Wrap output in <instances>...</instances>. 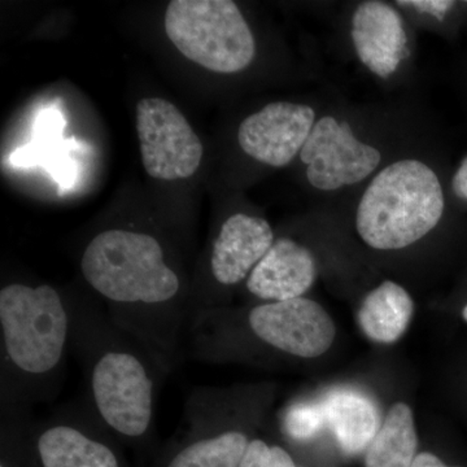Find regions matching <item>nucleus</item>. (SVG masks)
I'll list each match as a JSON object with an SVG mask.
<instances>
[{"mask_svg":"<svg viewBox=\"0 0 467 467\" xmlns=\"http://www.w3.org/2000/svg\"><path fill=\"white\" fill-rule=\"evenodd\" d=\"M72 349L84 368L88 404L119 441L143 444L153 434L156 393L167 378L99 306L72 300Z\"/></svg>","mask_w":467,"mask_h":467,"instance_id":"1","label":"nucleus"},{"mask_svg":"<svg viewBox=\"0 0 467 467\" xmlns=\"http://www.w3.org/2000/svg\"><path fill=\"white\" fill-rule=\"evenodd\" d=\"M72 300L50 285L0 290V409L27 411L58 392L72 349Z\"/></svg>","mask_w":467,"mask_h":467,"instance_id":"2","label":"nucleus"},{"mask_svg":"<svg viewBox=\"0 0 467 467\" xmlns=\"http://www.w3.org/2000/svg\"><path fill=\"white\" fill-rule=\"evenodd\" d=\"M444 212L441 181L418 160H401L376 175L359 201L356 227L376 250H401L431 232Z\"/></svg>","mask_w":467,"mask_h":467,"instance_id":"3","label":"nucleus"},{"mask_svg":"<svg viewBox=\"0 0 467 467\" xmlns=\"http://www.w3.org/2000/svg\"><path fill=\"white\" fill-rule=\"evenodd\" d=\"M164 26L184 57L211 72H241L256 55L254 34L230 0H173Z\"/></svg>","mask_w":467,"mask_h":467,"instance_id":"4","label":"nucleus"},{"mask_svg":"<svg viewBox=\"0 0 467 467\" xmlns=\"http://www.w3.org/2000/svg\"><path fill=\"white\" fill-rule=\"evenodd\" d=\"M242 326L229 324L211 310L192 319L190 326L209 330L243 333L252 343L261 344L284 355L315 358L330 349L337 328L327 312L316 301L297 299L264 303L248 310ZM189 330V328H187Z\"/></svg>","mask_w":467,"mask_h":467,"instance_id":"5","label":"nucleus"},{"mask_svg":"<svg viewBox=\"0 0 467 467\" xmlns=\"http://www.w3.org/2000/svg\"><path fill=\"white\" fill-rule=\"evenodd\" d=\"M182 438L162 467H239L251 442L230 393L198 387L183 408Z\"/></svg>","mask_w":467,"mask_h":467,"instance_id":"6","label":"nucleus"},{"mask_svg":"<svg viewBox=\"0 0 467 467\" xmlns=\"http://www.w3.org/2000/svg\"><path fill=\"white\" fill-rule=\"evenodd\" d=\"M24 436L36 467H124L116 436L90 405H72L43 420L26 418Z\"/></svg>","mask_w":467,"mask_h":467,"instance_id":"7","label":"nucleus"},{"mask_svg":"<svg viewBox=\"0 0 467 467\" xmlns=\"http://www.w3.org/2000/svg\"><path fill=\"white\" fill-rule=\"evenodd\" d=\"M137 133L143 167L155 180H186L201 167L202 140L171 101L161 98L138 101Z\"/></svg>","mask_w":467,"mask_h":467,"instance_id":"8","label":"nucleus"},{"mask_svg":"<svg viewBox=\"0 0 467 467\" xmlns=\"http://www.w3.org/2000/svg\"><path fill=\"white\" fill-rule=\"evenodd\" d=\"M379 150L359 142L352 129L334 117L318 119L300 152L306 178L321 192L361 182L379 165Z\"/></svg>","mask_w":467,"mask_h":467,"instance_id":"9","label":"nucleus"},{"mask_svg":"<svg viewBox=\"0 0 467 467\" xmlns=\"http://www.w3.org/2000/svg\"><path fill=\"white\" fill-rule=\"evenodd\" d=\"M275 241L272 226L264 218L245 213L227 218L213 239L208 256L211 285L193 308L190 324L201 313L216 309L218 291L247 279Z\"/></svg>","mask_w":467,"mask_h":467,"instance_id":"10","label":"nucleus"},{"mask_svg":"<svg viewBox=\"0 0 467 467\" xmlns=\"http://www.w3.org/2000/svg\"><path fill=\"white\" fill-rule=\"evenodd\" d=\"M315 124L316 113L310 107L275 101L243 119L239 146L256 161L285 167L301 152Z\"/></svg>","mask_w":467,"mask_h":467,"instance_id":"11","label":"nucleus"},{"mask_svg":"<svg viewBox=\"0 0 467 467\" xmlns=\"http://www.w3.org/2000/svg\"><path fill=\"white\" fill-rule=\"evenodd\" d=\"M350 34L359 60L382 78L396 72L408 52L400 15L386 3H361L353 14Z\"/></svg>","mask_w":467,"mask_h":467,"instance_id":"12","label":"nucleus"},{"mask_svg":"<svg viewBox=\"0 0 467 467\" xmlns=\"http://www.w3.org/2000/svg\"><path fill=\"white\" fill-rule=\"evenodd\" d=\"M316 273L315 257L308 248L290 238H279L252 270L245 287L265 303L297 299L312 287Z\"/></svg>","mask_w":467,"mask_h":467,"instance_id":"13","label":"nucleus"},{"mask_svg":"<svg viewBox=\"0 0 467 467\" xmlns=\"http://www.w3.org/2000/svg\"><path fill=\"white\" fill-rule=\"evenodd\" d=\"M324 407L327 423L347 454L367 450L379 431L376 405L362 393L350 389L331 392Z\"/></svg>","mask_w":467,"mask_h":467,"instance_id":"14","label":"nucleus"},{"mask_svg":"<svg viewBox=\"0 0 467 467\" xmlns=\"http://www.w3.org/2000/svg\"><path fill=\"white\" fill-rule=\"evenodd\" d=\"M413 308V300L404 287L395 282H383L365 297L358 324L373 342L395 343L407 331Z\"/></svg>","mask_w":467,"mask_h":467,"instance_id":"15","label":"nucleus"},{"mask_svg":"<svg viewBox=\"0 0 467 467\" xmlns=\"http://www.w3.org/2000/svg\"><path fill=\"white\" fill-rule=\"evenodd\" d=\"M418 438L413 413L404 402L393 405L382 427L370 442L367 467H411Z\"/></svg>","mask_w":467,"mask_h":467,"instance_id":"16","label":"nucleus"},{"mask_svg":"<svg viewBox=\"0 0 467 467\" xmlns=\"http://www.w3.org/2000/svg\"><path fill=\"white\" fill-rule=\"evenodd\" d=\"M77 147L78 144L67 142L63 138L33 140L26 146L15 150L9 161L18 168L36 167V165L45 167L58 183L60 192H67L77 180L75 161L67 155L70 150Z\"/></svg>","mask_w":467,"mask_h":467,"instance_id":"17","label":"nucleus"},{"mask_svg":"<svg viewBox=\"0 0 467 467\" xmlns=\"http://www.w3.org/2000/svg\"><path fill=\"white\" fill-rule=\"evenodd\" d=\"M327 422L324 404L299 402L285 411L284 427L285 434L295 441L315 438Z\"/></svg>","mask_w":467,"mask_h":467,"instance_id":"18","label":"nucleus"},{"mask_svg":"<svg viewBox=\"0 0 467 467\" xmlns=\"http://www.w3.org/2000/svg\"><path fill=\"white\" fill-rule=\"evenodd\" d=\"M239 467H297L287 451L279 445H269L261 439L248 444Z\"/></svg>","mask_w":467,"mask_h":467,"instance_id":"19","label":"nucleus"},{"mask_svg":"<svg viewBox=\"0 0 467 467\" xmlns=\"http://www.w3.org/2000/svg\"><path fill=\"white\" fill-rule=\"evenodd\" d=\"M66 119L57 109H43L34 124L33 140H57L63 138Z\"/></svg>","mask_w":467,"mask_h":467,"instance_id":"20","label":"nucleus"},{"mask_svg":"<svg viewBox=\"0 0 467 467\" xmlns=\"http://www.w3.org/2000/svg\"><path fill=\"white\" fill-rule=\"evenodd\" d=\"M399 5L413 7L420 12H426V14L438 17L439 20H442L454 3L445 2V0H413V2H399Z\"/></svg>","mask_w":467,"mask_h":467,"instance_id":"21","label":"nucleus"},{"mask_svg":"<svg viewBox=\"0 0 467 467\" xmlns=\"http://www.w3.org/2000/svg\"><path fill=\"white\" fill-rule=\"evenodd\" d=\"M453 192L460 199L467 201V158L463 160L462 164L457 171L453 178Z\"/></svg>","mask_w":467,"mask_h":467,"instance_id":"22","label":"nucleus"},{"mask_svg":"<svg viewBox=\"0 0 467 467\" xmlns=\"http://www.w3.org/2000/svg\"><path fill=\"white\" fill-rule=\"evenodd\" d=\"M411 467H451L445 465L441 460H439L435 454L432 453H420L418 454L416 460H414L413 466ZM457 467V466H453Z\"/></svg>","mask_w":467,"mask_h":467,"instance_id":"23","label":"nucleus"},{"mask_svg":"<svg viewBox=\"0 0 467 467\" xmlns=\"http://www.w3.org/2000/svg\"><path fill=\"white\" fill-rule=\"evenodd\" d=\"M0 467H15V465H12L7 457L3 454L2 465H0Z\"/></svg>","mask_w":467,"mask_h":467,"instance_id":"24","label":"nucleus"},{"mask_svg":"<svg viewBox=\"0 0 467 467\" xmlns=\"http://www.w3.org/2000/svg\"><path fill=\"white\" fill-rule=\"evenodd\" d=\"M462 316H463V318H465V321L467 322V306L462 310Z\"/></svg>","mask_w":467,"mask_h":467,"instance_id":"25","label":"nucleus"}]
</instances>
